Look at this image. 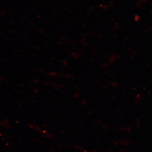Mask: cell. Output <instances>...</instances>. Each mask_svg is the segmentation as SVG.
Masks as SVG:
<instances>
[{
    "label": "cell",
    "mask_w": 152,
    "mask_h": 152,
    "mask_svg": "<svg viewBox=\"0 0 152 152\" xmlns=\"http://www.w3.org/2000/svg\"><path fill=\"white\" fill-rule=\"evenodd\" d=\"M110 65L109 63H105L102 66V68H105Z\"/></svg>",
    "instance_id": "277c9868"
},
{
    "label": "cell",
    "mask_w": 152,
    "mask_h": 152,
    "mask_svg": "<svg viewBox=\"0 0 152 152\" xmlns=\"http://www.w3.org/2000/svg\"><path fill=\"white\" fill-rule=\"evenodd\" d=\"M140 96V94H138L137 95V96H136V98L137 99L139 98Z\"/></svg>",
    "instance_id": "5b68a950"
},
{
    "label": "cell",
    "mask_w": 152,
    "mask_h": 152,
    "mask_svg": "<svg viewBox=\"0 0 152 152\" xmlns=\"http://www.w3.org/2000/svg\"><path fill=\"white\" fill-rule=\"evenodd\" d=\"M110 85L112 86H114V87H116L118 86V84L117 83L115 82H112L110 83Z\"/></svg>",
    "instance_id": "7a4b0ae2"
},
{
    "label": "cell",
    "mask_w": 152,
    "mask_h": 152,
    "mask_svg": "<svg viewBox=\"0 0 152 152\" xmlns=\"http://www.w3.org/2000/svg\"><path fill=\"white\" fill-rule=\"evenodd\" d=\"M117 55L116 54H113V56L110 58L109 60V62H113L116 60Z\"/></svg>",
    "instance_id": "6da1fadb"
},
{
    "label": "cell",
    "mask_w": 152,
    "mask_h": 152,
    "mask_svg": "<svg viewBox=\"0 0 152 152\" xmlns=\"http://www.w3.org/2000/svg\"><path fill=\"white\" fill-rule=\"evenodd\" d=\"M115 96H113V98H112V99H113V100L114 99H115Z\"/></svg>",
    "instance_id": "ba28073f"
},
{
    "label": "cell",
    "mask_w": 152,
    "mask_h": 152,
    "mask_svg": "<svg viewBox=\"0 0 152 152\" xmlns=\"http://www.w3.org/2000/svg\"><path fill=\"white\" fill-rule=\"evenodd\" d=\"M137 54V52L136 51H135V52H133L132 55H131V58H134L135 56H136Z\"/></svg>",
    "instance_id": "3957f363"
},
{
    "label": "cell",
    "mask_w": 152,
    "mask_h": 152,
    "mask_svg": "<svg viewBox=\"0 0 152 152\" xmlns=\"http://www.w3.org/2000/svg\"><path fill=\"white\" fill-rule=\"evenodd\" d=\"M102 87H103V88H104L105 89V90H106V89H107V87H106V86H102Z\"/></svg>",
    "instance_id": "8992f818"
},
{
    "label": "cell",
    "mask_w": 152,
    "mask_h": 152,
    "mask_svg": "<svg viewBox=\"0 0 152 152\" xmlns=\"http://www.w3.org/2000/svg\"><path fill=\"white\" fill-rule=\"evenodd\" d=\"M121 56H117V58H121Z\"/></svg>",
    "instance_id": "52a82bcc"
}]
</instances>
